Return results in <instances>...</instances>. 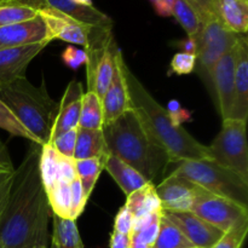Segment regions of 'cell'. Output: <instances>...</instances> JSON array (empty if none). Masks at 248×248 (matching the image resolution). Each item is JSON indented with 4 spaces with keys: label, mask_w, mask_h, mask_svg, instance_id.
<instances>
[{
    "label": "cell",
    "mask_w": 248,
    "mask_h": 248,
    "mask_svg": "<svg viewBox=\"0 0 248 248\" xmlns=\"http://www.w3.org/2000/svg\"><path fill=\"white\" fill-rule=\"evenodd\" d=\"M190 212L223 232L248 222V208L202 188H199Z\"/></svg>",
    "instance_id": "8"
},
{
    "label": "cell",
    "mask_w": 248,
    "mask_h": 248,
    "mask_svg": "<svg viewBox=\"0 0 248 248\" xmlns=\"http://www.w3.org/2000/svg\"><path fill=\"white\" fill-rule=\"evenodd\" d=\"M248 232V222L236 225L223 234L212 248H241Z\"/></svg>",
    "instance_id": "33"
},
{
    "label": "cell",
    "mask_w": 248,
    "mask_h": 248,
    "mask_svg": "<svg viewBox=\"0 0 248 248\" xmlns=\"http://www.w3.org/2000/svg\"><path fill=\"white\" fill-rule=\"evenodd\" d=\"M170 67H171V72L177 75L190 74L195 70L196 56L186 52H177L172 57Z\"/></svg>",
    "instance_id": "35"
},
{
    "label": "cell",
    "mask_w": 248,
    "mask_h": 248,
    "mask_svg": "<svg viewBox=\"0 0 248 248\" xmlns=\"http://www.w3.org/2000/svg\"><path fill=\"white\" fill-rule=\"evenodd\" d=\"M215 17L235 34L245 35L248 31V0H213Z\"/></svg>",
    "instance_id": "20"
},
{
    "label": "cell",
    "mask_w": 248,
    "mask_h": 248,
    "mask_svg": "<svg viewBox=\"0 0 248 248\" xmlns=\"http://www.w3.org/2000/svg\"><path fill=\"white\" fill-rule=\"evenodd\" d=\"M109 154H113L154 183L166 171L171 159L140 125L132 109L102 127Z\"/></svg>",
    "instance_id": "3"
},
{
    "label": "cell",
    "mask_w": 248,
    "mask_h": 248,
    "mask_svg": "<svg viewBox=\"0 0 248 248\" xmlns=\"http://www.w3.org/2000/svg\"><path fill=\"white\" fill-rule=\"evenodd\" d=\"M50 248H57V247H56L55 242H53V241H51V246H50Z\"/></svg>",
    "instance_id": "50"
},
{
    "label": "cell",
    "mask_w": 248,
    "mask_h": 248,
    "mask_svg": "<svg viewBox=\"0 0 248 248\" xmlns=\"http://www.w3.org/2000/svg\"><path fill=\"white\" fill-rule=\"evenodd\" d=\"M0 128L9 132L10 135L22 137L24 140H28L31 143H36L35 138L33 137L31 132L21 124V121L16 118L11 109L0 99Z\"/></svg>",
    "instance_id": "31"
},
{
    "label": "cell",
    "mask_w": 248,
    "mask_h": 248,
    "mask_svg": "<svg viewBox=\"0 0 248 248\" xmlns=\"http://www.w3.org/2000/svg\"><path fill=\"white\" fill-rule=\"evenodd\" d=\"M207 147L211 160L232 170L248 182L247 121L235 119L223 120L219 133Z\"/></svg>",
    "instance_id": "6"
},
{
    "label": "cell",
    "mask_w": 248,
    "mask_h": 248,
    "mask_svg": "<svg viewBox=\"0 0 248 248\" xmlns=\"http://www.w3.org/2000/svg\"><path fill=\"white\" fill-rule=\"evenodd\" d=\"M0 248H4V246L1 245V242H0Z\"/></svg>",
    "instance_id": "51"
},
{
    "label": "cell",
    "mask_w": 248,
    "mask_h": 248,
    "mask_svg": "<svg viewBox=\"0 0 248 248\" xmlns=\"http://www.w3.org/2000/svg\"><path fill=\"white\" fill-rule=\"evenodd\" d=\"M52 241L57 248H84L77 220L61 218L52 215Z\"/></svg>",
    "instance_id": "24"
},
{
    "label": "cell",
    "mask_w": 248,
    "mask_h": 248,
    "mask_svg": "<svg viewBox=\"0 0 248 248\" xmlns=\"http://www.w3.org/2000/svg\"><path fill=\"white\" fill-rule=\"evenodd\" d=\"M74 167L85 196L89 200L91 194L93 193V189L96 186L97 181H98L99 174L103 170L102 159L92 157V159L74 160Z\"/></svg>",
    "instance_id": "27"
},
{
    "label": "cell",
    "mask_w": 248,
    "mask_h": 248,
    "mask_svg": "<svg viewBox=\"0 0 248 248\" xmlns=\"http://www.w3.org/2000/svg\"><path fill=\"white\" fill-rule=\"evenodd\" d=\"M171 15L183 27L186 35L190 38H195L198 35L202 23L190 5L186 4L184 0H174Z\"/></svg>",
    "instance_id": "29"
},
{
    "label": "cell",
    "mask_w": 248,
    "mask_h": 248,
    "mask_svg": "<svg viewBox=\"0 0 248 248\" xmlns=\"http://www.w3.org/2000/svg\"><path fill=\"white\" fill-rule=\"evenodd\" d=\"M235 46L225 53L212 68L210 75V90L222 120L229 119L234 97L235 79Z\"/></svg>",
    "instance_id": "10"
},
{
    "label": "cell",
    "mask_w": 248,
    "mask_h": 248,
    "mask_svg": "<svg viewBox=\"0 0 248 248\" xmlns=\"http://www.w3.org/2000/svg\"><path fill=\"white\" fill-rule=\"evenodd\" d=\"M173 224L179 228L184 236L195 248H212L219 241L224 232L212 224L198 217L193 212H171L162 211Z\"/></svg>",
    "instance_id": "13"
},
{
    "label": "cell",
    "mask_w": 248,
    "mask_h": 248,
    "mask_svg": "<svg viewBox=\"0 0 248 248\" xmlns=\"http://www.w3.org/2000/svg\"><path fill=\"white\" fill-rule=\"evenodd\" d=\"M26 248H47V244H43V242H35V244L29 245Z\"/></svg>",
    "instance_id": "48"
},
{
    "label": "cell",
    "mask_w": 248,
    "mask_h": 248,
    "mask_svg": "<svg viewBox=\"0 0 248 248\" xmlns=\"http://www.w3.org/2000/svg\"><path fill=\"white\" fill-rule=\"evenodd\" d=\"M62 60L67 67L72 69H78L82 64H86L87 56L85 50L82 48L74 47V46H68L62 53Z\"/></svg>",
    "instance_id": "36"
},
{
    "label": "cell",
    "mask_w": 248,
    "mask_h": 248,
    "mask_svg": "<svg viewBox=\"0 0 248 248\" xmlns=\"http://www.w3.org/2000/svg\"><path fill=\"white\" fill-rule=\"evenodd\" d=\"M165 109H166L169 115L171 116V119L176 125H182L184 121L189 120V118H190V114L186 110H184L181 107V104H179V102L177 101L169 102V106Z\"/></svg>",
    "instance_id": "39"
},
{
    "label": "cell",
    "mask_w": 248,
    "mask_h": 248,
    "mask_svg": "<svg viewBox=\"0 0 248 248\" xmlns=\"http://www.w3.org/2000/svg\"><path fill=\"white\" fill-rule=\"evenodd\" d=\"M0 169L9 170V171H14L15 170L11 157H10L9 152H7V148L5 147L1 140H0Z\"/></svg>",
    "instance_id": "43"
},
{
    "label": "cell",
    "mask_w": 248,
    "mask_h": 248,
    "mask_svg": "<svg viewBox=\"0 0 248 248\" xmlns=\"http://www.w3.org/2000/svg\"><path fill=\"white\" fill-rule=\"evenodd\" d=\"M12 178H14V174L0 186V219H1L2 213H4L5 207L7 205V200H9L10 189H11L12 186Z\"/></svg>",
    "instance_id": "41"
},
{
    "label": "cell",
    "mask_w": 248,
    "mask_h": 248,
    "mask_svg": "<svg viewBox=\"0 0 248 248\" xmlns=\"http://www.w3.org/2000/svg\"><path fill=\"white\" fill-rule=\"evenodd\" d=\"M14 171H9V170H4V169H0V186H1L4 182H6L10 177L14 174Z\"/></svg>",
    "instance_id": "47"
},
{
    "label": "cell",
    "mask_w": 248,
    "mask_h": 248,
    "mask_svg": "<svg viewBox=\"0 0 248 248\" xmlns=\"http://www.w3.org/2000/svg\"><path fill=\"white\" fill-rule=\"evenodd\" d=\"M75 1L80 2V4H85V5H93L92 4V0H75Z\"/></svg>",
    "instance_id": "49"
},
{
    "label": "cell",
    "mask_w": 248,
    "mask_h": 248,
    "mask_svg": "<svg viewBox=\"0 0 248 248\" xmlns=\"http://www.w3.org/2000/svg\"><path fill=\"white\" fill-rule=\"evenodd\" d=\"M78 127L89 128V130H101L103 127L102 101L94 92L86 91L82 96Z\"/></svg>",
    "instance_id": "25"
},
{
    "label": "cell",
    "mask_w": 248,
    "mask_h": 248,
    "mask_svg": "<svg viewBox=\"0 0 248 248\" xmlns=\"http://www.w3.org/2000/svg\"><path fill=\"white\" fill-rule=\"evenodd\" d=\"M181 47L183 48L182 52H186V53H191V55H196V40L195 38H190L188 36L186 39L181 41Z\"/></svg>",
    "instance_id": "44"
},
{
    "label": "cell",
    "mask_w": 248,
    "mask_h": 248,
    "mask_svg": "<svg viewBox=\"0 0 248 248\" xmlns=\"http://www.w3.org/2000/svg\"><path fill=\"white\" fill-rule=\"evenodd\" d=\"M87 198L85 196L78 177H75L70 183V213L69 219L77 220L84 212L87 203Z\"/></svg>",
    "instance_id": "34"
},
{
    "label": "cell",
    "mask_w": 248,
    "mask_h": 248,
    "mask_svg": "<svg viewBox=\"0 0 248 248\" xmlns=\"http://www.w3.org/2000/svg\"><path fill=\"white\" fill-rule=\"evenodd\" d=\"M109 247L128 248L130 247V235L121 234V232L113 230V232L110 234V240H109Z\"/></svg>",
    "instance_id": "40"
},
{
    "label": "cell",
    "mask_w": 248,
    "mask_h": 248,
    "mask_svg": "<svg viewBox=\"0 0 248 248\" xmlns=\"http://www.w3.org/2000/svg\"><path fill=\"white\" fill-rule=\"evenodd\" d=\"M184 1L193 7L202 24L210 19L216 18L213 14V0H184Z\"/></svg>",
    "instance_id": "38"
},
{
    "label": "cell",
    "mask_w": 248,
    "mask_h": 248,
    "mask_svg": "<svg viewBox=\"0 0 248 248\" xmlns=\"http://www.w3.org/2000/svg\"><path fill=\"white\" fill-rule=\"evenodd\" d=\"M102 164H103V170L110 174L111 178L116 182L119 188L125 193L126 196L148 183L140 172L136 171L132 166L126 164L115 155L107 154L102 159Z\"/></svg>",
    "instance_id": "21"
},
{
    "label": "cell",
    "mask_w": 248,
    "mask_h": 248,
    "mask_svg": "<svg viewBox=\"0 0 248 248\" xmlns=\"http://www.w3.org/2000/svg\"><path fill=\"white\" fill-rule=\"evenodd\" d=\"M82 96H84V90H82L81 82L72 80L68 84L62 99L58 103L57 115L53 124L51 140L64 131L72 130L79 126Z\"/></svg>",
    "instance_id": "18"
},
{
    "label": "cell",
    "mask_w": 248,
    "mask_h": 248,
    "mask_svg": "<svg viewBox=\"0 0 248 248\" xmlns=\"http://www.w3.org/2000/svg\"><path fill=\"white\" fill-rule=\"evenodd\" d=\"M47 45V43H41L0 50V86L26 77L29 63Z\"/></svg>",
    "instance_id": "16"
},
{
    "label": "cell",
    "mask_w": 248,
    "mask_h": 248,
    "mask_svg": "<svg viewBox=\"0 0 248 248\" xmlns=\"http://www.w3.org/2000/svg\"><path fill=\"white\" fill-rule=\"evenodd\" d=\"M125 207L133 216L135 220L152 213L161 212V202L155 190L154 183L148 182L142 188L127 195Z\"/></svg>",
    "instance_id": "22"
},
{
    "label": "cell",
    "mask_w": 248,
    "mask_h": 248,
    "mask_svg": "<svg viewBox=\"0 0 248 248\" xmlns=\"http://www.w3.org/2000/svg\"><path fill=\"white\" fill-rule=\"evenodd\" d=\"M124 64H125V60H124L123 52L119 48L115 56L113 79L101 99L102 108H103V126L109 125L131 109Z\"/></svg>",
    "instance_id": "11"
},
{
    "label": "cell",
    "mask_w": 248,
    "mask_h": 248,
    "mask_svg": "<svg viewBox=\"0 0 248 248\" xmlns=\"http://www.w3.org/2000/svg\"><path fill=\"white\" fill-rule=\"evenodd\" d=\"M0 99L9 107L39 145L50 144L58 103L48 94L45 84L34 86L26 77L0 86Z\"/></svg>",
    "instance_id": "4"
},
{
    "label": "cell",
    "mask_w": 248,
    "mask_h": 248,
    "mask_svg": "<svg viewBox=\"0 0 248 248\" xmlns=\"http://www.w3.org/2000/svg\"><path fill=\"white\" fill-rule=\"evenodd\" d=\"M109 154L107 149L106 140H104L103 131L89 130V128L78 127L77 144L74 150V160L82 159H103Z\"/></svg>",
    "instance_id": "23"
},
{
    "label": "cell",
    "mask_w": 248,
    "mask_h": 248,
    "mask_svg": "<svg viewBox=\"0 0 248 248\" xmlns=\"http://www.w3.org/2000/svg\"><path fill=\"white\" fill-rule=\"evenodd\" d=\"M161 216L162 211L161 212H155L152 213V215H148L145 217L140 218V219H136L135 227H133L131 235H133V236L140 239L142 242L153 247L157 237V234H159Z\"/></svg>",
    "instance_id": "30"
},
{
    "label": "cell",
    "mask_w": 248,
    "mask_h": 248,
    "mask_svg": "<svg viewBox=\"0 0 248 248\" xmlns=\"http://www.w3.org/2000/svg\"><path fill=\"white\" fill-rule=\"evenodd\" d=\"M45 7L62 12L82 24L96 28H113V19L93 5H85L75 0H45ZM40 11V10H39Z\"/></svg>",
    "instance_id": "19"
},
{
    "label": "cell",
    "mask_w": 248,
    "mask_h": 248,
    "mask_svg": "<svg viewBox=\"0 0 248 248\" xmlns=\"http://www.w3.org/2000/svg\"><path fill=\"white\" fill-rule=\"evenodd\" d=\"M41 145L31 143L23 161L15 169L9 200L0 219L4 248L47 244L51 207L39 171Z\"/></svg>",
    "instance_id": "1"
},
{
    "label": "cell",
    "mask_w": 248,
    "mask_h": 248,
    "mask_svg": "<svg viewBox=\"0 0 248 248\" xmlns=\"http://www.w3.org/2000/svg\"><path fill=\"white\" fill-rule=\"evenodd\" d=\"M239 38L240 34L228 31L217 18H212L202 24L200 31L195 36V70L207 87H210V75L213 65L225 53L232 50Z\"/></svg>",
    "instance_id": "7"
},
{
    "label": "cell",
    "mask_w": 248,
    "mask_h": 248,
    "mask_svg": "<svg viewBox=\"0 0 248 248\" xmlns=\"http://www.w3.org/2000/svg\"><path fill=\"white\" fill-rule=\"evenodd\" d=\"M131 109L135 111L145 132L171 159V164L184 160L211 159L210 150L196 140L182 125H176L166 109L155 101L144 85L124 64Z\"/></svg>",
    "instance_id": "2"
},
{
    "label": "cell",
    "mask_w": 248,
    "mask_h": 248,
    "mask_svg": "<svg viewBox=\"0 0 248 248\" xmlns=\"http://www.w3.org/2000/svg\"><path fill=\"white\" fill-rule=\"evenodd\" d=\"M77 177L74 160L61 155L60 173L57 179L45 189L48 203L53 215L69 219L70 213V183Z\"/></svg>",
    "instance_id": "17"
},
{
    "label": "cell",
    "mask_w": 248,
    "mask_h": 248,
    "mask_svg": "<svg viewBox=\"0 0 248 248\" xmlns=\"http://www.w3.org/2000/svg\"><path fill=\"white\" fill-rule=\"evenodd\" d=\"M50 41L45 22L39 14L28 21L0 27V50L41 43L48 44Z\"/></svg>",
    "instance_id": "14"
},
{
    "label": "cell",
    "mask_w": 248,
    "mask_h": 248,
    "mask_svg": "<svg viewBox=\"0 0 248 248\" xmlns=\"http://www.w3.org/2000/svg\"><path fill=\"white\" fill-rule=\"evenodd\" d=\"M152 248H195L176 224L162 213L159 234Z\"/></svg>",
    "instance_id": "26"
},
{
    "label": "cell",
    "mask_w": 248,
    "mask_h": 248,
    "mask_svg": "<svg viewBox=\"0 0 248 248\" xmlns=\"http://www.w3.org/2000/svg\"><path fill=\"white\" fill-rule=\"evenodd\" d=\"M128 248H152V247H150L149 245L142 242L140 239L133 236V235H130V247Z\"/></svg>",
    "instance_id": "46"
},
{
    "label": "cell",
    "mask_w": 248,
    "mask_h": 248,
    "mask_svg": "<svg viewBox=\"0 0 248 248\" xmlns=\"http://www.w3.org/2000/svg\"><path fill=\"white\" fill-rule=\"evenodd\" d=\"M171 173L188 179L200 188L248 208V182L211 159L176 162Z\"/></svg>",
    "instance_id": "5"
},
{
    "label": "cell",
    "mask_w": 248,
    "mask_h": 248,
    "mask_svg": "<svg viewBox=\"0 0 248 248\" xmlns=\"http://www.w3.org/2000/svg\"><path fill=\"white\" fill-rule=\"evenodd\" d=\"M135 218L133 216L128 212L127 208L125 206L119 210V212L116 213L115 219H114V229L115 232H121V234L125 235H131L132 232L133 227H135Z\"/></svg>",
    "instance_id": "37"
},
{
    "label": "cell",
    "mask_w": 248,
    "mask_h": 248,
    "mask_svg": "<svg viewBox=\"0 0 248 248\" xmlns=\"http://www.w3.org/2000/svg\"><path fill=\"white\" fill-rule=\"evenodd\" d=\"M234 97L229 119L247 121L248 118V43L245 35H240L235 45Z\"/></svg>",
    "instance_id": "15"
},
{
    "label": "cell",
    "mask_w": 248,
    "mask_h": 248,
    "mask_svg": "<svg viewBox=\"0 0 248 248\" xmlns=\"http://www.w3.org/2000/svg\"><path fill=\"white\" fill-rule=\"evenodd\" d=\"M199 188L188 179L173 173H170L159 186H155L162 211L171 212H189Z\"/></svg>",
    "instance_id": "12"
},
{
    "label": "cell",
    "mask_w": 248,
    "mask_h": 248,
    "mask_svg": "<svg viewBox=\"0 0 248 248\" xmlns=\"http://www.w3.org/2000/svg\"><path fill=\"white\" fill-rule=\"evenodd\" d=\"M77 133L78 127L64 131V132L60 133V135L55 136V137L51 140L50 144L52 145L53 149H55L58 154L62 155L63 157L73 159V157H74L75 144H77Z\"/></svg>",
    "instance_id": "32"
},
{
    "label": "cell",
    "mask_w": 248,
    "mask_h": 248,
    "mask_svg": "<svg viewBox=\"0 0 248 248\" xmlns=\"http://www.w3.org/2000/svg\"><path fill=\"white\" fill-rule=\"evenodd\" d=\"M39 15L43 17L44 22H45L51 41L57 39V40L65 41V43L73 44V45L82 46L85 48L93 40L99 29H113L86 26V24H82L65 16L62 12L48 9V7L41 9L39 11Z\"/></svg>",
    "instance_id": "9"
},
{
    "label": "cell",
    "mask_w": 248,
    "mask_h": 248,
    "mask_svg": "<svg viewBox=\"0 0 248 248\" xmlns=\"http://www.w3.org/2000/svg\"><path fill=\"white\" fill-rule=\"evenodd\" d=\"M150 1L154 5L157 14L161 16H171L174 0H150Z\"/></svg>",
    "instance_id": "42"
},
{
    "label": "cell",
    "mask_w": 248,
    "mask_h": 248,
    "mask_svg": "<svg viewBox=\"0 0 248 248\" xmlns=\"http://www.w3.org/2000/svg\"><path fill=\"white\" fill-rule=\"evenodd\" d=\"M19 1L28 5V6L33 7V9H35L36 11H39V10L45 7V0H19Z\"/></svg>",
    "instance_id": "45"
},
{
    "label": "cell",
    "mask_w": 248,
    "mask_h": 248,
    "mask_svg": "<svg viewBox=\"0 0 248 248\" xmlns=\"http://www.w3.org/2000/svg\"><path fill=\"white\" fill-rule=\"evenodd\" d=\"M38 14L39 11L19 0H0V27L28 21Z\"/></svg>",
    "instance_id": "28"
}]
</instances>
